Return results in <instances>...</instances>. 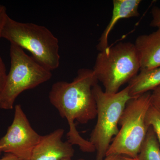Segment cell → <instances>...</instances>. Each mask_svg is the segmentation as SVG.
Here are the masks:
<instances>
[{
    "label": "cell",
    "instance_id": "6da1fadb",
    "mask_svg": "<svg viewBox=\"0 0 160 160\" xmlns=\"http://www.w3.org/2000/svg\"><path fill=\"white\" fill-rule=\"evenodd\" d=\"M98 82L92 69H81L71 82H57L49 92L50 102L69 124L68 142L72 145H78L84 152H93L95 149L89 141L80 135L74 122L85 124L97 117L93 87Z\"/></svg>",
    "mask_w": 160,
    "mask_h": 160
},
{
    "label": "cell",
    "instance_id": "7a4b0ae2",
    "mask_svg": "<svg viewBox=\"0 0 160 160\" xmlns=\"http://www.w3.org/2000/svg\"><path fill=\"white\" fill-rule=\"evenodd\" d=\"M2 38L29 51L35 59L51 71L59 66L58 40L45 26L20 22L8 16Z\"/></svg>",
    "mask_w": 160,
    "mask_h": 160
},
{
    "label": "cell",
    "instance_id": "3957f363",
    "mask_svg": "<svg viewBox=\"0 0 160 160\" xmlns=\"http://www.w3.org/2000/svg\"><path fill=\"white\" fill-rule=\"evenodd\" d=\"M92 70L105 92L117 93L140 71L139 59L134 44L119 42L100 51Z\"/></svg>",
    "mask_w": 160,
    "mask_h": 160
},
{
    "label": "cell",
    "instance_id": "277c9868",
    "mask_svg": "<svg viewBox=\"0 0 160 160\" xmlns=\"http://www.w3.org/2000/svg\"><path fill=\"white\" fill-rule=\"evenodd\" d=\"M96 102L97 121L89 142L96 152V160H102L118 132L120 118L127 102L131 98L128 86L113 94L106 93L98 84L93 87Z\"/></svg>",
    "mask_w": 160,
    "mask_h": 160
},
{
    "label": "cell",
    "instance_id": "5b68a950",
    "mask_svg": "<svg viewBox=\"0 0 160 160\" xmlns=\"http://www.w3.org/2000/svg\"><path fill=\"white\" fill-rule=\"evenodd\" d=\"M11 66L0 95V109H12L15 101L23 92L33 89L51 79V70L26 54L19 46L11 44Z\"/></svg>",
    "mask_w": 160,
    "mask_h": 160
},
{
    "label": "cell",
    "instance_id": "8992f818",
    "mask_svg": "<svg viewBox=\"0 0 160 160\" xmlns=\"http://www.w3.org/2000/svg\"><path fill=\"white\" fill-rule=\"evenodd\" d=\"M151 92L127 102L120 118L121 128L112 140L106 156L118 154L137 158L149 127L146 115L151 106Z\"/></svg>",
    "mask_w": 160,
    "mask_h": 160
},
{
    "label": "cell",
    "instance_id": "52a82bcc",
    "mask_svg": "<svg viewBox=\"0 0 160 160\" xmlns=\"http://www.w3.org/2000/svg\"><path fill=\"white\" fill-rule=\"evenodd\" d=\"M14 110L12 122L0 139V148L2 152L13 155L22 160H30L42 136L32 127L21 105L15 106Z\"/></svg>",
    "mask_w": 160,
    "mask_h": 160
},
{
    "label": "cell",
    "instance_id": "ba28073f",
    "mask_svg": "<svg viewBox=\"0 0 160 160\" xmlns=\"http://www.w3.org/2000/svg\"><path fill=\"white\" fill-rule=\"evenodd\" d=\"M65 130L58 129L41 137L32 153L30 160H62L72 158L74 155L72 145L62 138Z\"/></svg>",
    "mask_w": 160,
    "mask_h": 160
},
{
    "label": "cell",
    "instance_id": "9c48e42d",
    "mask_svg": "<svg viewBox=\"0 0 160 160\" xmlns=\"http://www.w3.org/2000/svg\"><path fill=\"white\" fill-rule=\"evenodd\" d=\"M134 44L139 59L140 70L160 67V29L141 35Z\"/></svg>",
    "mask_w": 160,
    "mask_h": 160
},
{
    "label": "cell",
    "instance_id": "30bf717a",
    "mask_svg": "<svg viewBox=\"0 0 160 160\" xmlns=\"http://www.w3.org/2000/svg\"><path fill=\"white\" fill-rule=\"evenodd\" d=\"M141 0H113L112 15L110 22L102 33L97 46L100 51L109 47L108 38L109 33L120 19L139 16L138 8Z\"/></svg>",
    "mask_w": 160,
    "mask_h": 160
},
{
    "label": "cell",
    "instance_id": "8fae6325",
    "mask_svg": "<svg viewBox=\"0 0 160 160\" xmlns=\"http://www.w3.org/2000/svg\"><path fill=\"white\" fill-rule=\"evenodd\" d=\"M160 86V67L140 70L129 82L131 98L136 97L154 90Z\"/></svg>",
    "mask_w": 160,
    "mask_h": 160
},
{
    "label": "cell",
    "instance_id": "7c38bea8",
    "mask_svg": "<svg viewBox=\"0 0 160 160\" xmlns=\"http://www.w3.org/2000/svg\"><path fill=\"white\" fill-rule=\"evenodd\" d=\"M137 159L138 160H160V145L151 126H149Z\"/></svg>",
    "mask_w": 160,
    "mask_h": 160
},
{
    "label": "cell",
    "instance_id": "4fadbf2b",
    "mask_svg": "<svg viewBox=\"0 0 160 160\" xmlns=\"http://www.w3.org/2000/svg\"><path fill=\"white\" fill-rule=\"evenodd\" d=\"M146 125L151 126L155 132L160 145V110L151 105L146 115Z\"/></svg>",
    "mask_w": 160,
    "mask_h": 160
},
{
    "label": "cell",
    "instance_id": "5bb4252c",
    "mask_svg": "<svg viewBox=\"0 0 160 160\" xmlns=\"http://www.w3.org/2000/svg\"><path fill=\"white\" fill-rule=\"evenodd\" d=\"M151 13L152 19L150 26L154 28L160 29V8L155 6L151 9Z\"/></svg>",
    "mask_w": 160,
    "mask_h": 160
},
{
    "label": "cell",
    "instance_id": "9a60e30c",
    "mask_svg": "<svg viewBox=\"0 0 160 160\" xmlns=\"http://www.w3.org/2000/svg\"><path fill=\"white\" fill-rule=\"evenodd\" d=\"M7 75L6 66L2 59L0 56V95L5 87Z\"/></svg>",
    "mask_w": 160,
    "mask_h": 160
},
{
    "label": "cell",
    "instance_id": "2e32d148",
    "mask_svg": "<svg viewBox=\"0 0 160 160\" xmlns=\"http://www.w3.org/2000/svg\"><path fill=\"white\" fill-rule=\"evenodd\" d=\"M151 105L160 110V86L151 92Z\"/></svg>",
    "mask_w": 160,
    "mask_h": 160
},
{
    "label": "cell",
    "instance_id": "e0dca14e",
    "mask_svg": "<svg viewBox=\"0 0 160 160\" xmlns=\"http://www.w3.org/2000/svg\"><path fill=\"white\" fill-rule=\"evenodd\" d=\"M8 16L6 6L0 5V39L2 38V31Z\"/></svg>",
    "mask_w": 160,
    "mask_h": 160
},
{
    "label": "cell",
    "instance_id": "ac0fdd59",
    "mask_svg": "<svg viewBox=\"0 0 160 160\" xmlns=\"http://www.w3.org/2000/svg\"><path fill=\"white\" fill-rule=\"evenodd\" d=\"M102 160H138L122 154H114L106 156Z\"/></svg>",
    "mask_w": 160,
    "mask_h": 160
},
{
    "label": "cell",
    "instance_id": "d6986e66",
    "mask_svg": "<svg viewBox=\"0 0 160 160\" xmlns=\"http://www.w3.org/2000/svg\"><path fill=\"white\" fill-rule=\"evenodd\" d=\"M0 160H22L17 157L9 153H6L3 158L0 159Z\"/></svg>",
    "mask_w": 160,
    "mask_h": 160
},
{
    "label": "cell",
    "instance_id": "ffe728a7",
    "mask_svg": "<svg viewBox=\"0 0 160 160\" xmlns=\"http://www.w3.org/2000/svg\"><path fill=\"white\" fill-rule=\"evenodd\" d=\"M62 160H72L71 158H66Z\"/></svg>",
    "mask_w": 160,
    "mask_h": 160
},
{
    "label": "cell",
    "instance_id": "44dd1931",
    "mask_svg": "<svg viewBox=\"0 0 160 160\" xmlns=\"http://www.w3.org/2000/svg\"><path fill=\"white\" fill-rule=\"evenodd\" d=\"M2 152V150H1V148H0V154H1V152Z\"/></svg>",
    "mask_w": 160,
    "mask_h": 160
},
{
    "label": "cell",
    "instance_id": "7402d4cb",
    "mask_svg": "<svg viewBox=\"0 0 160 160\" xmlns=\"http://www.w3.org/2000/svg\"><path fill=\"white\" fill-rule=\"evenodd\" d=\"M78 160H85L84 159H80Z\"/></svg>",
    "mask_w": 160,
    "mask_h": 160
}]
</instances>
